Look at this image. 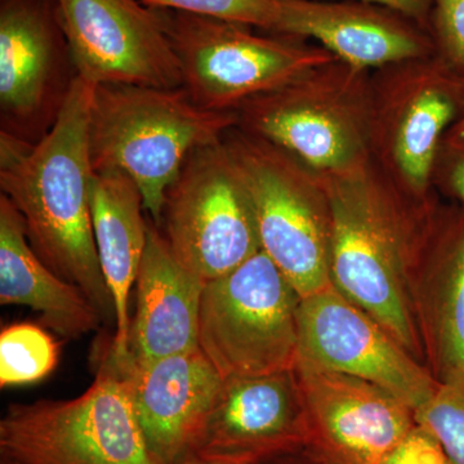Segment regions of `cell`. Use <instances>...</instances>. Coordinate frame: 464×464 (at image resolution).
<instances>
[{
  "label": "cell",
  "instance_id": "6da1fadb",
  "mask_svg": "<svg viewBox=\"0 0 464 464\" xmlns=\"http://www.w3.org/2000/svg\"><path fill=\"white\" fill-rule=\"evenodd\" d=\"M96 85L76 76L50 132L32 145L0 133V188L23 217L30 246L114 319L91 213L90 112Z\"/></svg>",
  "mask_w": 464,
  "mask_h": 464
},
{
  "label": "cell",
  "instance_id": "7a4b0ae2",
  "mask_svg": "<svg viewBox=\"0 0 464 464\" xmlns=\"http://www.w3.org/2000/svg\"><path fill=\"white\" fill-rule=\"evenodd\" d=\"M323 177V176H322ZM331 210V282L420 359L413 297L415 275L436 207L414 206L369 163L344 176L323 177Z\"/></svg>",
  "mask_w": 464,
  "mask_h": 464
},
{
  "label": "cell",
  "instance_id": "3957f363",
  "mask_svg": "<svg viewBox=\"0 0 464 464\" xmlns=\"http://www.w3.org/2000/svg\"><path fill=\"white\" fill-rule=\"evenodd\" d=\"M237 125V112L201 108L185 88L96 85L88 127L92 168L130 176L159 226L168 188L191 152L219 141Z\"/></svg>",
  "mask_w": 464,
  "mask_h": 464
},
{
  "label": "cell",
  "instance_id": "277c9868",
  "mask_svg": "<svg viewBox=\"0 0 464 464\" xmlns=\"http://www.w3.org/2000/svg\"><path fill=\"white\" fill-rule=\"evenodd\" d=\"M237 130L279 146L323 177L371 163L372 72L334 60L249 100Z\"/></svg>",
  "mask_w": 464,
  "mask_h": 464
},
{
  "label": "cell",
  "instance_id": "5b68a950",
  "mask_svg": "<svg viewBox=\"0 0 464 464\" xmlns=\"http://www.w3.org/2000/svg\"><path fill=\"white\" fill-rule=\"evenodd\" d=\"M96 378L70 400L14 404L0 420V454L17 464H161L134 409L124 365L100 347Z\"/></svg>",
  "mask_w": 464,
  "mask_h": 464
},
{
  "label": "cell",
  "instance_id": "8992f818",
  "mask_svg": "<svg viewBox=\"0 0 464 464\" xmlns=\"http://www.w3.org/2000/svg\"><path fill=\"white\" fill-rule=\"evenodd\" d=\"M463 112L462 74L438 54L372 72L371 161L414 206L439 203L436 159Z\"/></svg>",
  "mask_w": 464,
  "mask_h": 464
},
{
  "label": "cell",
  "instance_id": "52a82bcc",
  "mask_svg": "<svg viewBox=\"0 0 464 464\" xmlns=\"http://www.w3.org/2000/svg\"><path fill=\"white\" fill-rule=\"evenodd\" d=\"M224 140L248 186L262 250L299 297L331 286V210L323 177L237 127Z\"/></svg>",
  "mask_w": 464,
  "mask_h": 464
},
{
  "label": "cell",
  "instance_id": "ba28073f",
  "mask_svg": "<svg viewBox=\"0 0 464 464\" xmlns=\"http://www.w3.org/2000/svg\"><path fill=\"white\" fill-rule=\"evenodd\" d=\"M158 9L181 66L183 88L212 111L237 112L249 100L335 58L295 36L261 35L246 24Z\"/></svg>",
  "mask_w": 464,
  "mask_h": 464
},
{
  "label": "cell",
  "instance_id": "9c48e42d",
  "mask_svg": "<svg viewBox=\"0 0 464 464\" xmlns=\"http://www.w3.org/2000/svg\"><path fill=\"white\" fill-rule=\"evenodd\" d=\"M297 290L259 250L204 285L198 344L224 380L292 371L298 362Z\"/></svg>",
  "mask_w": 464,
  "mask_h": 464
},
{
  "label": "cell",
  "instance_id": "30bf717a",
  "mask_svg": "<svg viewBox=\"0 0 464 464\" xmlns=\"http://www.w3.org/2000/svg\"><path fill=\"white\" fill-rule=\"evenodd\" d=\"M160 225L177 261L206 284L262 250L248 186L224 139L191 152L168 188Z\"/></svg>",
  "mask_w": 464,
  "mask_h": 464
},
{
  "label": "cell",
  "instance_id": "8fae6325",
  "mask_svg": "<svg viewBox=\"0 0 464 464\" xmlns=\"http://www.w3.org/2000/svg\"><path fill=\"white\" fill-rule=\"evenodd\" d=\"M76 76L58 0H0V133L41 141Z\"/></svg>",
  "mask_w": 464,
  "mask_h": 464
},
{
  "label": "cell",
  "instance_id": "7c38bea8",
  "mask_svg": "<svg viewBox=\"0 0 464 464\" xmlns=\"http://www.w3.org/2000/svg\"><path fill=\"white\" fill-rule=\"evenodd\" d=\"M298 362L377 384L417 411L439 382L380 323L333 286L302 298Z\"/></svg>",
  "mask_w": 464,
  "mask_h": 464
},
{
  "label": "cell",
  "instance_id": "4fadbf2b",
  "mask_svg": "<svg viewBox=\"0 0 464 464\" xmlns=\"http://www.w3.org/2000/svg\"><path fill=\"white\" fill-rule=\"evenodd\" d=\"M78 76L93 85L183 88L158 8L141 0H58Z\"/></svg>",
  "mask_w": 464,
  "mask_h": 464
},
{
  "label": "cell",
  "instance_id": "5bb4252c",
  "mask_svg": "<svg viewBox=\"0 0 464 464\" xmlns=\"http://www.w3.org/2000/svg\"><path fill=\"white\" fill-rule=\"evenodd\" d=\"M308 438L306 404L295 368L226 378L188 457L267 464L304 450Z\"/></svg>",
  "mask_w": 464,
  "mask_h": 464
},
{
  "label": "cell",
  "instance_id": "9a60e30c",
  "mask_svg": "<svg viewBox=\"0 0 464 464\" xmlns=\"http://www.w3.org/2000/svg\"><path fill=\"white\" fill-rule=\"evenodd\" d=\"M306 404L304 450L329 464H383L414 429L411 406L377 384L304 362L295 365Z\"/></svg>",
  "mask_w": 464,
  "mask_h": 464
},
{
  "label": "cell",
  "instance_id": "2e32d148",
  "mask_svg": "<svg viewBox=\"0 0 464 464\" xmlns=\"http://www.w3.org/2000/svg\"><path fill=\"white\" fill-rule=\"evenodd\" d=\"M275 33L313 39L338 60L368 72L436 54L429 30L366 0H279Z\"/></svg>",
  "mask_w": 464,
  "mask_h": 464
},
{
  "label": "cell",
  "instance_id": "e0dca14e",
  "mask_svg": "<svg viewBox=\"0 0 464 464\" xmlns=\"http://www.w3.org/2000/svg\"><path fill=\"white\" fill-rule=\"evenodd\" d=\"M123 365L150 448L161 464L182 463L190 456L224 378L200 348L150 364Z\"/></svg>",
  "mask_w": 464,
  "mask_h": 464
},
{
  "label": "cell",
  "instance_id": "ac0fdd59",
  "mask_svg": "<svg viewBox=\"0 0 464 464\" xmlns=\"http://www.w3.org/2000/svg\"><path fill=\"white\" fill-rule=\"evenodd\" d=\"M204 285L206 283L177 261L157 226H150L148 246L136 280V315L130 322L132 364H150L199 348Z\"/></svg>",
  "mask_w": 464,
  "mask_h": 464
},
{
  "label": "cell",
  "instance_id": "d6986e66",
  "mask_svg": "<svg viewBox=\"0 0 464 464\" xmlns=\"http://www.w3.org/2000/svg\"><path fill=\"white\" fill-rule=\"evenodd\" d=\"M141 191L119 170L94 172L91 213L103 279L115 311V334L110 346L119 362H130V297L149 240Z\"/></svg>",
  "mask_w": 464,
  "mask_h": 464
},
{
  "label": "cell",
  "instance_id": "ffe728a7",
  "mask_svg": "<svg viewBox=\"0 0 464 464\" xmlns=\"http://www.w3.org/2000/svg\"><path fill=\"white\" fill-rule=\"evenodd\" d=\"M422 338L438 382L464 377V207H436L422 264Z\"/></svg>",
  "mask_w": 464,
  "mask_h": 464
},
{
  "label": "cell",
  "instance_id": "44dd1931",
  "mask_svg": "<svg viewBox=\"0 0 464 464\" xmlns=\"http://www.w3.org/2000/svg\"><path fill=\"white\" fill-rule=\"evenodd\" d=\"M0 304L41 313L43 323L67 340L97 331L99 307L75 284L63 279L30 246L23 217L0 195Z\"/></svg>",
  "mask_w": 464,
  "mask_h": 464
},
{
  "label": "cell",
  "instance_id": "7402d4cb",
  "mask_svg": "<svg viewBox=\"0 0 464 464\" xmlns=\"http://www.w3.org/2000/svg\"><path fill=\"white\" fill-rule=\"evenodd\" d=\"M60 348L41 326L12 324L0 333V386H21L44 380L58 364Z\"/></svg>",
  "mask_w": 464,
  "mask_h": 464
},
{
  "label": "cell",
  "instance_id": "603a6c76",
  "mask_svg": "<svg viewBox=\"0 0 464 464\" xmlns=\"http://www.w3.org/2000/svg\"><path fill=\"white\" fill-rule=\"evenodd\" d=\"M415 420L431 432L454 464H464V377L439 382L435 395L414 411Z\"/></svg>",
  "mask_w": 464,
  "mask_h": 464
},
{
  "label": "cell",
  "instance_id": "cb8c5ba5",
  "mask_svg": "<svg viewBox=\"0 0 464 464\" xmlns=\"http://www.w3.org/2000/svg\"><path fill=\"white\" fill-rule=\"evenodd\" d=\"M151 8L172 9L200 16L235 21L275 33L279 0H141Z\"/></svg>",
  "mask_w": 464,
  "mask_h": 464
},
{
  "label": "cell",
  "instance_id": "d4e9b609",
  "mask_svg": "<svg viewBox=\"0 0 464 464\" xmlns=\"http://www.w3.org/2000/svg\"><path fill=\"white\" fill-rule=\"evenodd\" d=\"M431 34L436 54L464 72V0H431Z\"/></svg>",
  "mask_w": 464,
  "mask_h": 464
},
{
  "label": "cell",
  "instance_id": "484cf974",
  "mask_svg": "<svg viewBox=\"0 0 464 464\" xmlns=\"http://www.w3.org/2000/svg\"><path fill=\"white\" fill-rule=\"evenodd\" d=\"M433 186L453 203L464 207V130L451 127L440 146Z\"/></svg>",
  "mask_w": 464,
  "mask_h": 464
},
{
  "label": "cell",
  "instance_id": "4316f807",
  "mask_svg": "<svg viewBox=\"0 0 464 464\" xmlns=\"http://www.w3.org/2000/svg\"><path fill=\"white\" fill-rule=\"evenodd\" d=\"M383 464H454L438 439L420 424L386 457Z\"/></svg>",
  "mask_w": 464,
  "mask_h": 464
},
{
  "label": "cell",
  "instance_id": "83f0119b",
  "mask_svg": "<svg viewBox=\"0 0 464 464\" xmlns=\"http://www.w3.org/2000/svg\"><path fill=\"white\" fill-rule=\"evenodd\" d=\"M366 2L380 3V5L396 9L406 16L413 18L420 25L430 32L431 0H366Z\"/></svg>",
  "mask_w": 464,
  "mask_h": 464
},
{
  "label": "cell",
  "instance_id": "f1b7e54d",
  "mask_svg": "<svg viewBox=\"0 0 464 464\" xmlns=\"http://www.w3.org/2000/svg\"><path fill=\"white\" fill-rule=\"evenodd\" d=\"M267 464H329L324 462L323 459L314 456L310 451L302 450L299 453L290 454V456L279 458Z\"/></svg>",
  "mask_w": 464,
  "mask_h": 464
},
{
  "label": "cell",
  "instance_id": "f546056e",
  "mask_svg": "<svg viewBox=\"0 0 464 464\" xmlns=\"http://www.w3.org/2000/svg\"><path fill=\"white\" fill-rule=\"evenodd\" d=\"M179 464H243V463H234V462H226V460H217V459H207V458H199V457H188L183 460L182 463Z\"/></svg>",
  "mask_w": 464,
  "mask_h": 464
},
{
  "label": "cell",
  "instance_id": "4dcf8cb0",
  "mask_svg": "<svg viewBox=\"0 0 464 464\" xmlns=\"http://www.w3.org/2000/svg\"><path fill=\"white\" fill-rule=\"evenodd\" d=\"M462 78L464 83V72L462 74ZM453 128H456V130H464V112L463 115L460 116L459 121H458L457 123L453 125Z\"/></svg>",
  "mask_w": 464,
  "mask_h": 464
},
{
  "label": "cell",
  "instance_id": "1f68e13d",
  "mask_svg": "<svg viewBox=\"0 0 464 464\" xmlns=\"http://www.w3.org/2000/svg\"><path fill=\"white\" fill-rule=\"evenodd\" d=\"M0 464H17L14 462H12V460L5 459V458H2V463Z\"/></svg>",
  "mask_w": 464,
  "mask_h": 464
}]
</instances>
